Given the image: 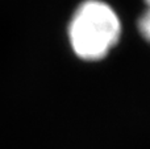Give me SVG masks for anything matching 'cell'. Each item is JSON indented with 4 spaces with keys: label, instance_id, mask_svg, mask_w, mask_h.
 Instances as JSON below:
<instances>
[{
    "label": "cell",
    "instance_id": "obj_1",
    "mask_svg": "<svg viewBox=\"0 0 150 149\" xmlns=\"http://www.w3.org/2000/svg\"><path fill=\"white\" fill-rule=\"evenodd\" d=\"M121 23L111 5L101 0H86L74 12L69 25L71 49L84 61L104 58L117 44Z\"/></svg>",
    "mask_w": 150,
    "mask_h": 149
},
{
    "label": "cell",
    "instance_id": "obj_2",
    "mask_svg": "<svg viewBox=\"0 0 150 149\" xmlns=\"http://www.w3.org/2000/svg\"><path fill=\"white\" fill-rule=\"evenodd\" d=\"M138 31L146 41L150 42V8L142 13L138 20Z\"/></svg>",
    "mask_w": 150,
    "mask_h": 149
},
{
    "label": "cell",
    "instance_id": "obj_3",
    "mask_svg": "<svg viewBox=\"0 0 150 149\" xmlns=\"http://www.w3.org/2000/svg\"><path fill=\"white\" fill-rule=\"evenodd\" d=\"M145 4L148 5V8H150V0H145Z\"/></svg>",
    "mask_w": 150,
    "mask_h": 149
}]
</instances>
